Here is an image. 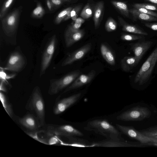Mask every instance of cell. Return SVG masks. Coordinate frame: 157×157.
Here are the masks:
<instances>
[{"instance_id": "obj_22", "label": "cell", "mask_w": 157, "mask_h": 157, "mask_svg": "<svg viewBox=\"0 0 157 157\" xmlns=\"http://www.w3.org/2000/svg\"><path fill=\"white\" fill-rule=\"evenodd\" d=\"M111 2L123 15L127 17H129V10L126 3L123 2L115 1H112Z\"/></svg>"}, {"instance_id": "obj_24", "label": "cell", "mask_w": 157, "mask_h": 157, "mask_svg": "<svg viewBox=\"0 0 157 157\" xmlns=\"http://www.w3.org/2000/svg\"><path fill=\"white\" fill-rule=\"evenodd\" d=\"M45 12V10L41 3L38 2L36 7L32 11L31 16L34 18H40L44 15Z\"/></svg>"}, {"instance_id": "obj_4", "label": "cell", "mask_w": 157, "mask_h": 157, "mask_svg": "<svg viewBox=\"0 0 157 157\" xmlns=\"http://www.w3.org/2000/svg\"><path fill=\"white\" fill-rule=\"evenodd\" d=\"M151 115V112L148 108L137 106L122 113L117 118L124 121H140L149 118Z\"/></svg>"}, {"instance_id": "obj_15", "label": "cell", "mask_w": 157, "mask_h": 157, "mask_svg": "<svg viewBox=\"0 0 157 157\" xmlns=\"http://www.w3.org/2000/svg\"><path fill=\"white\" fill-rule=\"evenodd\" d=\"M19 121L22 126L31 131H35L41 127L36 117L31 114H28L19 118Z\"/></svg>"}, {"instance_id": "obj_8", "label": "cell", "mask_w": 157, "mask_h": 157, "mask_svg": "<svg viewBox=\"0 0 157 157\" xmlns=\"http://www.w3.org/2000/svg\"><path fill=\"white\" fill-rule=\"evenodd\" d=\"M116 126L123 134L130 138L138 140L141 144L157 143V140L145 136L140 131L136 130L132 126H126L117 124Z\"/></svg>"}, {"instance_id": "obj_11", "label": "cell", "mask_w": 157, "mask_h": 157, "mask_svg": "<svg viewBox=\"0 0 157 157\" xmlns=\"http://www.w3.org/2000/svg\"><path fill=\"white\" fill-rule=\"evenodd\" d=\"M91 48V44L88 43L70 54L62 62V66H65L71 64L82 59L90 51Z\"/></svg>"}, {"instance_id": "obj_36", "label": "cell", "mask_w": 157, "mask_h": 157, "mask_svg": "<svg viewBox=\"0 0 157 157\" xmlns=\"http://www.w3.org/2000/svg\"><path fill=\"white\" fill-rule=\"evenodd\" d=\"M38 132L37 131H32L31 132H27L26 133L29 136L34 139L35 140H37L40 142L44 143V139H40L39 138L37 135V133Z\"/></svg>"}, {"instance_id": "obj_20", "label": "cell", "mask_w": 157, "mask_h": 157, "mask_svg": "<svg viewBox=\"0 0 157 157\" xmlns=\"http://www.w3.org/2000/svg\"><path fill=\"white\" fill-rule=\"evenodd\" d=\"M129 11L135 20L137 19L149 21H157V17L140 12L135 8L129 10Z\"/></svg>"}, {"instance_id": "obj_37", "label": "cell", "mask_w": 157, "mask_h": 157, "mask_svg": "<svg viewBox=\"0 0 157 157\" xmlns=\"http://www.w3.org/2000/svg\"><path fill=\"white\" fill-rule=\"evenodd\" d=\"M82 25L81 24L74 22L68 27L67 29L71 31L77 30L80 29Z\"/></svg>"}, {"instance_id": "obj_1", "label": "cell", "mask_w": 157, "mask_h": 157, "mask_svg": "<svg viewBox=\"0 0 157 157\" xmlns=\"http://www.w3.org/2000/svg\"><path fill=\"white\" fill-rule=\"evenodd\" d=\"M157 62V47L149 56L136 74L134 82L140 85L149 80Z\"/></svg>"}, {"instance_id": "obj_45", "label": "cell", "mask_w": 157, "mask_h": 157, "mask_svg": "<svg viewBox=\"0 0 157 157\" xmlns=\"http://www.w3.org/2000/svg\"><path fill=\"white\" fill-rule=\"evenodd\" d=\"M156 139V140H157V139Z\"/></svg>"}, {"instance_id": "obj_41", "label": "cell", "mask_w": 157, "mask_h": 157, "mask_svg": "<svg viewBox=\"0 0 157 157\" xmlns=\"http://www.w3.org/2000/svg\"><path fill=\"white\" fill-rule=\"evenodd\" d=\"M46 3L47 7L49 10L52 11V10L53 6L51 0H47Z\"/></svg>"}, {"instance_id": "obj_31", "label": "cell", "mask_w": 157, "mask_h": 157, "mask_svg": "<svg viewBox=\"0 0 157 157\" xmlns=\"http://www.w3.org/2000/svg\"><path fill=\"white\" fill-rule=\"evenodd\" d=\"M15 74H6L4 70L0 68V81H3L5 83L8 84L7 80L14 78L16 76Z\"/></svg>"}, {"instance_id": "obj_19", "label": "cell", "mask_w": 157, "mask_h": 157, "mask_svg": "<svg viewBox=\"0 0 157 157\" xmlns=\"http://www.w3.org/2000/svg\"><path fill=\"white\" fill-rule=\"evenodd\" d=\"M119 20L123 31L143 36L148 35L147 33L140 27L135 25L127 24L121 18Z\"/></svg>"}, {"instance_id": "obj_44", "label": "cell", "mask_w": 157, "mask_h": 157, "mask_svg": "<svg viewBox=\"0 0 157 157\" xmlns=\"http://www.w3.org/2000/svg\"><path fill=\"white\" fill-rule=\"evenodd\" d=\"M64 2V1H69L71 0H63Z\"/></svg>"}, {"instance_id": "obj_32", "label": "cell", "mask_w": 157, "mask_h": 157, "mask_svg": "<svg viewBox=\"0 0 157 157\" xmlns=\"http://www.w3.org/2000/svg\"><path fill=\"white\" fill-rule=\"evenodd\" d=\"M134 8L136 7H143L151 10L157 11V7L154 5L146 3H136L133 6Z\"/></svg>"}, {"instance_id": "obj_27", "label": "cell", "mask_w": 157, "mask_h": 157, "mask_svg": "<svg viewBox=\"0 0 157 157\" xmlns=\"http://www.w3.org/2000/svg\"><path fill=\"white\" fill-rule=\"evenodd\" d=\"M73 8L72 7H68L61 11L56 16L55 20V23L56 24H59L61 23L63 21L68 12Z\"/></svg>"}, {"instance_id": "obj_7", "label": "cell", "mask_w": 157, "mask_h": 157, "mask_svg": "<svg viewBox=\"0 0 157 157\" xmlns=\"http://www.w3.org/2000/svg\"><path fill=\"white\" fill-rule=\"evenodd\" d=\"M89 128L101 133L104 135H109L113 137L118 136V131L108 121L105 120L96 119L88 123Z\"/></svg>"}, {"instance_id": "obj_6", "label": "cell", "mask_w": 157, "mask_h": 157, "mask_svg": "<svg viewBox=\"0 0 157 157\" xmlns=\"http://www.w3.org/2000/svg\"><path fill=\"white\" fill-rule=\"evenodd\" d=\"M57 40L56 36L53 35L50 39L43 53L40 64V76L44 75L51 63L54 54Z\"/></svg>"}, {"instance_id": "obj_21", "label": "cell", "mask_w": 157, "mask_h": 157, "mask_svg": "<svg viewBox=\"0 0 157 157\" xmlns=\"http://www.w3.org/2000/svg\"><path fill=\"white\" fill-rule=\"evenodd\" d=\"M104 8V2L100 1L95 5L94 10L93 19L95 29L98 28Z\"/></svg>"}, {"instance_id": "obj_12", "label": "cell", "mask_w": 157, "mask_h": 157, "mask_svg": "<svg viewBox=\"0 0 157 157\" xmlns=\"http://www.w3.org/2000/svg\"><path fill=\"white\" fill-rule=\"evenodd\" d=\"M81 94L80 93H77L59 101L54 107V113L56 115H58L65 111L79 99Z\"/></svg>"}, {"instance_id": "obj_3", "label": "cell", "mask_w": 157, "mask_h": 157, "mask_svg": "<svg viewBox=\"0 0 157 157\" xmlns=\"http://www.w3.org/2000/svg\"><path fill=\"white\" fill-rule=\"evenodd\" d=\"M81 73L80 70H76L60 78L52 80L50 82L48 91L49 94L54 95L58 94L72 83Z\"/></svg>"}, {"instance_id": "obj_40", "label": "cell", "mask_w": 157, "mask_h": 157, "mask_svg": "<svg viewBox=\"0 0 157 157\" xmlns=\"http://www.w3.org/2000/svg\"><path fill=\"white\" fill-rule=\"evenodd\" d=\"M5 82L3 81H0V91H3L4 92H6L7 91L6 89L5 86L4 84Z\"/></svg>"}, {"instance_id": "obj_17", "label": "cell", "mask_w": 157, "mask_h": 157, "mask_svg": "<svg viewBox=\"0 0 157 157\" xmlns=\"http://www.w3.org/2000/svg\"><path fill=\"white\" fill-rule=\"evenodd\" d=\"M138 63L134 56H126L121 60L120 65L123 71L128 72L132 70Z\"/></svg>"}, {"instance_id": "obj_18", "label": "cell", "mask_w": 157, "mask_h": 157, "mask_svg": "<svg viewBox=\"0 0 157 157\" xmlns=\"http://www.w3.org/2000/svg\"><path fill=\"white\" fill-rule=\"evenodd\" d=\"M100 49L101 56L109 64L114 65L115 64V57L111 50L103 43L101 44Z\"/></svg>"}, {"instance_id": "obj_25", "label": "cell", "mask_w": 157, "mask_h": 157, "mask_svg": "<svg viewBox=\"0 0 157 157\" xmlns=\"http://www.w3.org/2000/svg\"><path fill=\"white\" fill-rule=\"evenodd\" d=\"M140 131L147 136L157 139V125L150 127Z\"/></svg>"}, {"instance_id": "obj_9", "label": "cell", "mask_w": 157, "mask_h": 157, "mask_svg": "<svg viewBox=\"0 0 157 157\" xmlns=\"http://www.w3.org/2000/svg\"><path fill=\"white\" fill-rule=\"evenodd\" d=\"M48 135L61 136H82L83 134L72 126L67 124L58 126H50L47 129Z\"/></svg>"}, {"instance_id": "obj_13", "label": "cell", "mask_w": 157, "mask_h": 157, "mask_svg": "<svg viewBox=\"0 0 157 157\" xmlns=\"http://www.w3.org/2000/svg\"><path fill=\"white\" fill-rule=\"evenodd\" d=\"M96 74L95 71L92 70L87 74L80 75L70 85L65 89L63 93L79 88L90 83Z\"/></svg>"}, {"instance_id": "obj_16", "label": "cell", "mask_w": 157, "mask_h": 157, "mask_svg": "<svg viewBox=\"0 0 157 157\" xmlns=\"http://www.w3.org/2000/svg\"><path fill=\"white\" fill-rule=\"evenodd\" d=\"M85 34L84 31L79 29L75 31L66 30L64 34L65 41L66 46L69 47L81 40Z\"/></svg>"}, {"instance_id": "obj_5", "label": "cell", "mask_w": 157, "mask_h": 157, "mask_svg": "<svg viewBox=\"0 0 157 157\" xmlns=\"http://www.w3.org/2000/svg\"><path fill=\"white\" fill-rule=\"evenodd\" d=\"M20 13V10L17 8L1 20L2 29L5 33L7 36L13 35L16 31Z\"/></svg>"}, {"instance_id": "obj_10", "label": "cell", "mask_w": 157, "mask_h": 157, "mask_svg": "<svg viewBox=\"0 0 157 157\" xmlns=\"http://www.w3.org/2000/svg\"><path fill=\"white\" fill-rule=\"evenodd\" d=\"M25 63L24 56L19 52H15L10 55L6 66L0 68L4 71L18 72L22 70Z\"/></svg>"}, {"instance_id": "obj_38", "label": "cell", "mask_w": 157, "mask_h": 157, "mask_svg": "<svg viewBox=\"0 0 157 157\" xmlns=\"http://www.w3.org/2000/svg\"><path fill=\"white\" fill-rule=\"evenodd\" d=\"M145 25L147 27L154 31H157V22L146 23Z\"/></svg>"}, {"instance_id": "obj_29", "label": "cell", "mask_w": 157, "mask_h": 157, "mask_svg": "<svg viewBox=\"0 0 157 157\" xmlns=\"http://www.w3.org/2000/svg\"><path fill=\"white\" fill-rule=\"evenodd\" d=\"M93 14L92 9L89 3H87L81 11L80 16L84 19H87L91 17Z\"/></svg>"}, {"instance_id": "obj_43", "label": "cell", "mask_w": 157, "mask_h": 157, "mask_svg": "<svg viewBox=\"0 0 157 157\" xmlns=\"http://www.w3.org/2000/svg\"><path fill=\"white\" fill-rule=\"evenodd\" d=\"M157 4V0H144Z\"/></svg>"}, {"instance_id": "obj_34", "label": "cell", "mask_w": 157, "mask_h": 157, "mask_svg": "<svg viewBox=\"0 0 157 157\" xmlns=\"http://www.w3.org/2000/svg\"><path fill=\"white\" fill-rule=\"evenodd\" d=\"M51 137L48 140H45L46 144L52 145L56 144L60 142L59 139L56 135H51Z\"/></svg>"}, {"instance_id": "obj_42", "label": "cell", "mask_w": 157, "mask_h": 157, "mask_svg": "<svg viewBox=\"0 0 157 157\" xmlns=\"http://www.w3.org/2000/svg\"><path fill=\"white\" fill-rule=\"evenodd\" d=\"M84 19L83 18L80 17L77 18L76 20L74 21V22L81 24H82L84 23Z\"/></svg>"}, {"instance_id": "obj_23", "label": "cell", "mask_w": 157, "mask_h": 157, "mask_svg": "<svg viewBox=\"0 0 157 157\" xmlns=\"http://www.w3.org/2000/svg\"><path fill=\"white\" fill-rule=\"evenodd\" d=\"M0 98L2 104L5 110L9 116L12 117L13 114L12 106L7 100L5 95L2 91H0Z\"/></svg>"}, {"instance_id": "obj_14", "label": "cell", "mask_w": 157, "mask_h": 157, "mask_svg": "<svg viewBox=\"0 0 157 157\" xmlns=\"http://www.w3.org/2000/svg\"><path fill=\"white\" fill-rule=\"evenodd\" d=\"M152 43L151 41L146 40L138 42L131 45V49L133 52L134 56L139 63Z\"/></svg>"}, {"instance_id": "obj_2", "label": "cell", "mask_w": 157, "mask_h": 157, "mask_svg": "<svg viewBox=\"0 0 157 157\" xmlns=\"http://www.w3.org/2000/svg\"><path fill=\"white\" fill-rule=\"evenodd\" d=\"M29 108L33 112L41 126L45 123V109L44 101L40 88H34L29 104Z\"/></svg>"}, {"instance_id": "obj_28", "label": "cell", "mask_w": 157, "mask_h": 157, "mask_svg": "<svg viewBox=\"0 0 157 157\" xmlns=\"http://www.w3.org/2000/svg\"><path fill=\"white\" fill-rule=\"evenodd\" d=\"M117 27V23L115 20L111 17L109 18L105 23V29L108 32H111L115 30Z\"/></svg>"}, {"instance_id": "obj_35", "label": "cell", "mask_w": 157, "mask_h": 157, "mask_svg": "<svg viewBox=\"0 0 157 157\" xmlns=\"http://www.w3.org/2000/svg\"><path fill=\"white\" fill-rule=\"evenodd\" d=\"M134 8L137 9L140 12L157 17V13L153 11L141 7H136Z\"/></svg>"}, {"instance_id": "obj_26", "label": "cell", "mask_w": 157, "mask_h": 157, "mask_svg": "<svg viewBox=\"0 0 157 157\" xmlns=\"http://www.w3.org/2000/svg\"><path fill=\"white\" fill-rule=\"evenodd\" d=\"M14 0H5L1 8L0 18L4 17L9 9Z\"/></svg>"}, {"instance_id": "obj_30", "label": "cell", "mask_w": 157, "mask_h": 157, "mask_svg": "<svg viewBox=\"0 0 157 157\" xmlns=\"http://www.w3.org/2000/svg\"><path fill=\"white\" fill-rule=\"evenodd\" d=\"M144 38V37L136 35L129 34H123L121 36V39L124 41H132L139 40Z\"/></svg>"}, {"instance_id": "obj_33", "label": "cell", "mask_w": 157, "mask_h": 157, "mask_svg": "<svg viewBox=\"0 0 157 157\" xmlns=\"http://www.w3.org/2000/svg\"><path fill=\"white\" fill-rule=\"evenodd\" d=\"M81 6H78L73 8L71 12V19L74 21L78 18V14L81 10Z\"/></svg>"}, {"instance_id": "obj_39", "label": "cell", "mask_w": 157, "mask_h": 157, "mask_svg": "<svg viewBox=\"0 0 157 157\" xmlns=\"http://www.w3.org/2000/svg\"><path fill=\"white\" fill-rule=\"evenodd\" d=\"M53 7H58L61 6L63 2V0H50Z\"/></svg>"}]
</instances>
